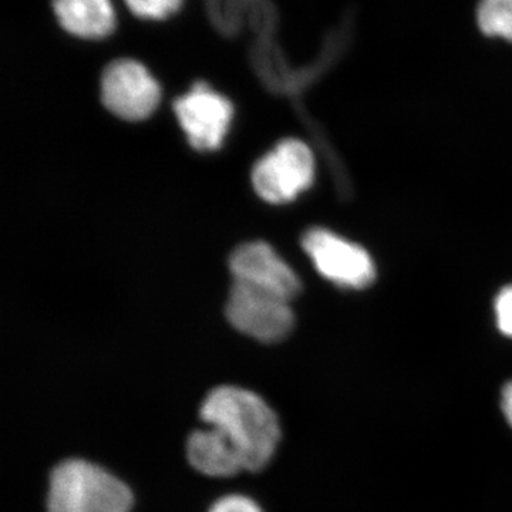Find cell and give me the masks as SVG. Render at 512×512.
I'll return each instance as SVG.
<instances>
[{
    "label": "cell",
    "instance_id": "obj_14",
    "mask_svg": "<svg viewBox=\"0 0 512 512\" xmlns=\"http://www.w3.org/2000/svg\"><path fill=\"white\" fill-rule=\"evenodd\" d=\"M497 325L504 335L512 338V286L505 288L495 301Z\"/></svg>",
    "mask_w": 512,
    "mask_h": 512
},
{
    "label": "cell",
    "instance_id": "obj_3",
    "mask_svg": "<svg viewBox=\"0 0 512 512\" xmlns=\"http://www.w3.org/2000/svg\"><path fill=\"white\" fill-rule=\"evenodd\" d=\"M104 106L128 121L147 119L161 100V87L146 64L131 57L111 60L100 79Z\"/></svg>",
    "mask_w": 512,
    "mask_h": 512
},
{
    "label": "cell",
    "instance_id": "obj_5",
    "mask_svg": "<svg viewBox=\"0 0 512 512\" xmlns=\"http://www.w3.org/2000/svg\"><path fill=\"white\" fill-rule=\"evenodd\" d=\"M227 316L239 332L264 343L285 339L293 328L288 301L241 282L232 285Z\"/></svg>",
    "mask_w": 512,
    "mask_h": 512
},
{
    "label": "cell",
    "instance_id": "obj_12",
    "mask_svg": "<svg viewBox=\"0 0 512 512\" xmlns=\"http://www.w3.org/2000/svg\"><path fill=\"white\" fill-rule=\"evenodd\" d=\"M134 18L146 22H164L183 9L185 0H121Z\"/></svg>",
    "mask_w": 512,
    "mask_h": 512
},
{
    "label": "cell",
    "instance_id": "obj_15",
    "mask_svg": "<svg viewBox=\"0 0 512 512\" xmlns=\"http://www.w3.org/2000/svg\"><path fill=\"white\" fill-rule=\"evenodd\" d=\"M503 410L508 423L512 427V383L508 384L503 393Z\"/></svg>",
    "mask_w": 512,
    "mask_h": 512
},
{
    "label": "cell",
    "instance_id": "obj_6",
    "mask_svg": "<svg viewBox=\"0 0 512 512\" xmlns=\"http://www.w3.org/2000/svg\"><path fill=\"white\" fill-rule=\"evenodd\" d=\"M302 245L320 275L333 284L362 289L375 281V265L366 249L328 229L315 228L306 232Z\"/></svg>",
    "mask_w": 512,
    "mask_h": 512
},
{
    "label": "cell",
    "instance_id": "obj_8",
    "mask_svg": "<svg viewBox=\"0 0 512 512\" xmlns=\"http://www.w3.org/2000/svg\"><path fill=\"white\" fill-rule=\"evenodd\" d=\"M235 282L272 293L291 301L301 291V281L291 266L265 242H249L235 249L231 255Z\"/></svg>",
    "mask_w": 512,
    "mask_h": 512
},
{
    "label": "cell",
    "instance_id": "obj_13",
    "mask_svg": "<svg viewBox=\"0 0 512 512\" xmlns=\"http://www.w3.org/2000/svg\"><path fill=\"white\" fill-rule=\"evenodd\" d=\"M208 512H264L258 504L245 495L232 494L215 501Z\"/></svg>",
    "mask_w": 512,
    "mask_h": 512
},
{
    "label": "cell",
    "instance_id": "obj_4",
    "mask_svg": "<svg viewBox=\"0 0 512 512\" xmlns=\"http://www.w3.org/2000/svg\"><path fill=\"white\" fill-rule=\"evenodd\" d=\"M315 178V158L306 144L285 140L255 165L252 183L262 200L291 202L308 190Z\"/></svg>",
    "mask_w": 512,
    "mask_h": 512
},
{
    "label": "cell",
    "instance_id": "obj_11",
    "mask_svg": "<svg viewBox=\"0 0 512 512\" xmlns=\"http://www.w3.org/2000/svg\"><path fill=\"white\" fill-rule=\"evenodd\" d=\"M477 25L483 35L512 43V0H480Z\"/></svg>",
    "mask_w": 512,
    "mask_h": 512
},
{
    "label": "cell",
    "instance_id": "obj_9",
    "mask_svg": "<svg viewBox=\"0 0 512 512\" xmlns=\"http://www.w3.org/2000/svg\"><path fill=\"white\" fill-rule=\"evenodd\" d=\"M57 23L64 33L83 42H103L117 29L113 0H52Z\"/></svg>",
    "mask_w": 512,
    "mask_h": 512
},
{
    "label": "cell",
    "instance_id": "obj_1",
    "mask_svg": "<svg viewBox=\"0 0 512 512\" xmlns=\"http://www.w3.org/2000/svg\"><path fill=\"white\" fill-rule=\"evenodd\" d=\"M200 416L235 448L244 470L261 471L274 457L281 427L274 410L258 394L241 387H217L205 397Z\"/></svg>",
    "mask_w": 512,
    "mask_h": 512
},
{
    "label": "cell",
    "instance_id": "obj_2",
    "mask_svg": "<svg viewBox=\"0 0 512 512\" xmlns=\"http://www.w3.org/2000/svg\"><path fill=\"white\" fill-rule=\"evenodd\" d=\"M133 504L127 484L90 461L70 458L50 474L49 512H130Z\"/></svg>",
    "mask_w": 512,
    "mask_h": 512
},
{
    "label": "cell",
    "instance_id": "obj_10",
    "mask_svg": "<svg viewBox=\"0 0 512 512\" xmlns=\"http://www.w3.org/2000/svg\"><path fill=\"white\" fill-rule=\"evenodd\" d=\"M188 461L201 474L214 478H228L244 470L241 457L220 431L197 430L187 441Z\"/></svg>",
    "mask_w": 512,
    "mask_h": 512
},
{
    "label": "cell",
    "instance_id": "obj_7",
    "mask_svg": "<svg viewBox=\"0 0 512 512\" xmlns=\"http://www.w3.org/2000/svg\"><path fill=\"white\" fill-rule=\"evenodd\" d=\"M174 111L191 146L201 151L221 147L234 114L231 101L205 82L192 84L184 96L178 97Z\"/></svg>",
    "mask_w": 512,
    "mask_h": 512
}]
</instances>
